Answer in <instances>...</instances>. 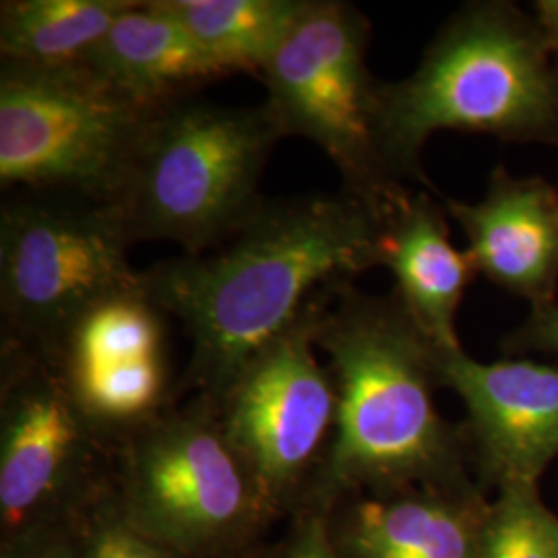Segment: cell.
<instances>
[{
  "mask_svg": "<svg viewBox=\"0 0 558 558\" xmlns=\"http://www.w3.org/2000/svg\"><path fill=\"white\" fill-rule=\"evenodd\" d=\"M137 0H2L0 62L32 69L83 66Z\"/></svg>",
  "mask_w": 558,
  "mask_h": 558,
  "instance_id": "17",
  "label": "cell"
},
{
  "mask_svg": "<svg viewBox=\"0 0 558 558\" xmlns=\"http://www.w3.org/2000/svg\"><path fill=\"white\" fill-rule=\"evenodd\" d=\"M201 48L232 73L260 75L311 0H158Z\"/></svg>",
  "mask_w": 558,
  "mask_h": 558,
  "instance_id": "18",
  "label": "cell"
},
{
  "mask_svg": "<svg viewBox=\"0 0 558 558\" xmlns=\"http://www.w3.org/2000/svg\"><path fill=\"white\" fill-rule=\"evenodd\" d=\"M521 343L536 345L558 354V304L536 308L527 327L521 331Z\"/></svg>",
  "mask_w": 558,
  "mask_h": 558,
  "instance_id": "23",
  "label": "cell"
},
{
  "mask_svg": "<svg viewBox=\"0 0 558 558\" xmlns=\"http://www.w3.org/2000/svg\"><path fill=\"white\" fill-rule=\"evenodd\" d=\"M542 29L497 4L461 9L418 69L380 85V143L393 179L420 177L439 131L536 137L558 120V81Z\"/></svg>",
  "mask_w": 558,
  "mask_h": 558,
  "instance_id": "3",
  "label": "cell"
},
{
  "mask_svg": "<svg viewBox=\"0 0 558 558\" xmlns=\"http://www.w3.org/2000/svg\"><path fill=\"white\" fill-rule=\"evenodd\" d=\"M338 292L320 294L286 333L242 366L220 398H211L226 437L278 521L306 509L336 437L338 387L317 359L315 338L320 315Z\"/></svg>",
  "mask_w": 558,
  "mask_h": 558,
  "instance_id": "10",
  "label": "cell"
},
{
  "mask_svg": "<svg viewBox=\"0 0 558 558\" xmlns=\"http://www.w3.org/2000/svg\"><path fill=\"white\" fill-rule=\"evenodd\" d=\"M315 513L339 558H478L482 525L447 493L352 495Z\"/></svg>",
  "mask_w": 558,
  "mask_h": 558,
  "instance_id": "14",
  "label": "cell"
},
{
  "mask_svg": "<svg viewBox=\"0 0 558 558\" xmlns=\"http://www.w3.org/2000/svg\"><path fill=\"white\" fill-rule=\"evenodd\" d=\"M112 205L11 193L0 207V339L48 348L101 299L141 283Z\"/></svg>",
  "mask_w": 558,
  "mask_h": 558,
  "instance_id": "9",
  "label": "cell"
},
{
  "mask_svg": "<svg viewBox=\"0 0 558 558\" xmlns=\"http://www.w3.org/2000/svg\"><path fill=\"white\" fill-rule=\"evenodd\" d=\"M383 216L345 189L263 199L218 246L143 269L147 292L191 341L180 389L220 398L320 294L379 267Z\"/></svg>",
  "mask_w": 558,
  "mask_h": 558,
  "instance_id": "1",
  "label": "cell"
},
{
  "mask_svg": "<svg viewBox=\"0 0 558 558\" xmlns=\"http://www.w3.org/2000/svg\"><path fill=\"white\" fill-rule=\"evenodd\" d=\"M468 239V259L476 274L532 300L553 304L558 283V193L544 180L495 172L476 203L447 201Z\"/></svg>",
  "mask_w": 558,
  "mask_h": 558,
  "instance_id": "13",
  "label": "cell"
},
{
  "mask_svg": "<svg viewBox=\"0 0 558 558\" xmlns=\"http://www.w3.org/2000/svg\"><path fill=\"white\" fill-rule=\"evenodd\" d=\"M286 523L283 536L267 548V558H339L319 513L302 511Z\"/></svg>",
  "mask_w": 558,
  "mask_h": 558,
  "instance_id": "21",
  "label": "cell"
},
{
  "mask_svg": "<svg viewBox=\"0 0 558 558\" xmlns=\"http://www.w3.org/2000/svg\"><path fill=\"white\" fill-rule=\"evenodd\" d=\"M85 66L149 112L228 77L158 0H137L124 11Z\"/></svg>",
  "mask_w": 558,
  "mask_h": 558,
  "instance_id": "16",
  "label": "cell"
},
{
  "mask_svg": "<svg viewBox=\"0 0 558 558\" xmlns=\"http://www.w3.org/2000/svg\"><path fill=\"white\" fill-rule=\"evenodd\" d=\"M379 265L396 276V296L430 343L439 350L461 348L456 320L476 269L453 246L439 207L426 195L410 197L403 191L387 205Z\"/></svg>",
  "mask_w": 558,
  "mask_h": 558,
  "instance_id": "15",
  "label": "cell"
},
{
  "mask_svg": "<svg viewBox=\"0 0 558 558\" xmlns=\"http://www.w3.org/2000/svg\"><path fill=\"white\" fill-rule=\"evenodd\" d=\"M151 114L85 64L0 62V186L112 205Z\"/></svg>",
  "mask_w": 558,
  "mask_h": 558,
  "instance_id": "6",
  "label": "cell"
},
{
  "mask_svg": "<svg viewBox=\"0 0 558 558\" xmlns=\"http://www.w3.org/2000/svg\"><path fill=\"white\" fill-rule=\"evenodd\" d=\"M117 442L40 348L0 339V544L64 527L114 484Z\"/></svg>",
  "mask_w": 558,
  "mask_h": 558,
  "instance_id": "8",
  "label": "cell"
},
{
  "mask_svg": "<svg viewBox=\"0 0 558 558\" xmlns=\"http://www.w3.org/2000/svg\"><path fill=\"white\" fill-rule=\"evenodd\" d=\"M267 548H269V544H263V546H259V548H255V550L242 553V555H236V557L226 558H267Z\"/></svg>",
  "mask_w": 558,
  "mask_h": 558,
  "instance_id": "25",
  "label": "cell"
},
{
  "mask_svg": "<svg viewBox=\"0 0 558 558\" xmlns=\"http://www.w3.org/2000/svg\"><path fill=\"white\" fill-rule=\"evenodd\" d=\"M114 493L140 532L184 558L255 550L278 523L209 396L174 403L120 440Z\"/></svg>",
  "mask_w": 558,
  "mask_h": 558,
  "instance_id": "5",
  "label": "cell"
},
{
  "mask_svg": "<svg viewBox=\"0 0 558 558\" xmlns=\"http://www.w3.org/2000/svg\"><path fill=\"white\" fill-rule=\"evenodd\" d=\"M283 140L265 106L177 101L151 114L112 207L129 239L199 255L259 207L265 163Z\"/></svg>",
  "mask_w": 558,
  "mask_h": 558,
  "instance_id": "4",
  "label": "cell"
},
{
  "mask_svg": "<svg viewBox=\"0 0 558 558\" xmlns=\"http://www.w3.org/2000/svg\"><path fill=\"white\" fill-rule=\"evenodd\" d=\"M371 23L345 0H311L265 64V110L281 137H304L336 163L343 189L379 211L403 193L383 156L380 85L366 66Z\"/></svg>",
  "mask_w": 558,
  "mask_h": 558,
  "instance_id": "7",
  "label": "cell"
},
{
  "mask_svg": "<svg viewBox=\"0 0 558 558\" xmlns=\"http://www.w3.org/2000/svg\"><path fill=\"white\" fill-rule=\"evenodd\" d=\"M478 558H558V519L534 486L507 484L480 532Z\"/></svg>",
  "mask_w": 558,
  "mask_h": 558,
  "instance_id": "19",
  "label": "cell"
},
{
  "mask_svg": "<svg viewBox=\"0 0 558 558\" xmlns=\"http://www.w3.org/2000/svg\"><path fill=\"white\" fill-rule=\"evenodd\" d=\"M168 319L141 279L89 306L40 348L81 410L117 447L179 403Z\"/></svg>",
  "mask_w": 558,
  "mask_h": 558,
  "instance_id": "11",
  "label": "cell"
},
{
  "mask_svg": "<svg viewBox=\"0 0 558 558\" xmlns=\"http://www.w3.org/2000/svg\"><path fill=\"white\" fill-rule=\"evenodd\" d=\"M75 558H184L147 538L120 509L114 484L66 525Z\"/></svg>",
  "mask_w": 558,
  "mask_h": 558,
  "instance_id": "20",
  "label": "cell"
},
{
  "mask_svg": "<svg viewBox=\"0 0 558 558\" xmlns=\"http://www.w3.org/2000/svg\"><path fill=\"white\" fill-rule=\"evenodd\" d=\"M0 558H75V553L64 525L0 544Z\"/></svg>",
  "mask_w": 558,
  "mask_h": 558,
  "instance_id": "22",
  "label": "cell"
},
{
  "mask_svg": "<svg viewBox=\"0 0 558 558\" xmlns=\"http://www.w3.org/2000/svg\"><path fill=\"white\" fill-rule=\"evenodd\" d=\"M538 15L539 29L548 41V48H550V52H555L558 57V0L539 2Z\"/></svg>",
  "mask_w": 558,
  "mask_h": 558,
  "instance_id": "24",
  "label": "cell"
},
{
  "mask_svg": "<svg viewBox=\"0 0 558 558\" xmlns=\"http://www.w3.org/2000/svg\"><path fill=\"white\" fill-rule=\"evenodd\" d=\"M439 383L465 403L488 468L505 484L534 486L558 458V366L525 360L478 362L435 348Z\"/></svg>",
  "mask_w": 558,
  "mask_h": 558,
  "instance_id": "12",
  "label": "cell"
},
{
  "mask_svg": "<svg viewBox=\"0 0 558 558\" xmlns=\"http://www.w3.org/2000/svg\"><path fill=\"white\" fill-rule=\"evenodd\" d=\"M317 350L339 396L338 428L304 511L352 495L445 493L458 476L456 442L433 401L435 345L398 296L354 286L327 302Z\"/></svg>",
  "mask_w": 558,
  "mask_h": 558,
  "instance_id": "2",
  "label": "cell"
}]
</instances>
